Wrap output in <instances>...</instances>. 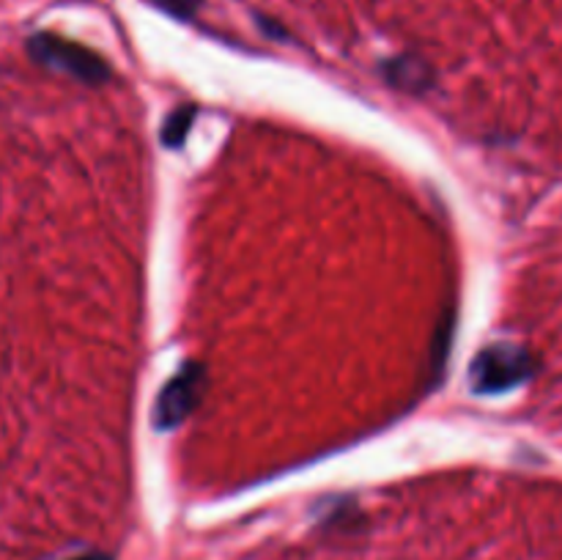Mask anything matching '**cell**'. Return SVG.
<instances>
[{"label": "cell", "mask_w": 562, "mask_h": 560, "mask_svg": "<svg viewBox=\"0 0 562 560\" xmlns=\"http://www.w3.org/2000/svg\"><path fill=\"white\" fill-rule=\"evenodd\" d=\"M27 53H31L33 60H38L42 66L64 71V75L69 77H77V80L88 82V86L108 82L110 77V66L104 64L93 49L82 47V44L77 42H69V38L55 36V33H36V36H31Z\"/></svg>", "instance_id": "cell-1"}, {"label": "cell", "mask_w": 562, "mask_h": 560, "mask_svg": "<svg viewBox=\"0 0 562 560\" xmlns=\"http://www.w3.org/2000/svg\"><path fill=\"white\" fill-rule=\"evenodd\" d=\"M530 373V355L516 344H492L472 360L470 384L475 393H503L525 382Z\"/></svg>", "instance_id": "cell-2"}, {"label": "cell", "mask_w": 562, "mask_h": 560, "mask_svg": "<svg viewBox=\"0 0 562 560\" xmlns=\"http://www.w3.org/2000/svg\"><path fill=\"white\" fill-rule=\"evenodd\" d=\"M206 390V371L198 362H187L173 379L162 388L154 404V423L157 428H176L190 417V412L201 404Z\"/></svg>", "instance_id": "cell-3"}, {"label": "cell", "mask_w": 562, "mask_h": 560, "mask_svg": "<svg viewBox=\"0 0 562 560\" xmlns=\"http://www.w3.org/2000/svg\"><path fill=\"white\" fill-rule=\"evenodd\" d=\"M382 75L387 77L390 86L406 93H423L431 88V69H428L423 60L406 58V55L387 60V64L382 66Z\"/></svg>", "instance_id": "cell-4"}, {"label": "cell", "mask_w": 562, "mask_h": 560, "mask_svg": "<svg viewBox=\"0 0 562 560\" xmlns=\"http://www.w3.org/2000/svg\"><path fill=\"white\" fill-rule=\"evenodd\" d=\"M192 119H195V108H190V104L173 110V113L168 115V121H165V126H162V141L168 143V146H181L187 130H190Z\"/></svg>", "instance_id": "cell-5"}, {"label": "cell", "mask_w": 562, "mask_h": 560, "mask_svg": "<svg viewBox=\"0 0 562 560\" xmlns=\"http://www.w3.org/2000/svg\"><path fill=\"white\" fill-rule=\"evenodd\" d=\"M154 5H159L168 14L179 16V20H190L201 9V0H154Z\"/></svg>", "instance_id": "cell-6"}]
</instances>
